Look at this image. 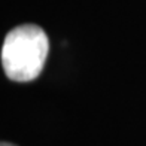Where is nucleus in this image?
<instances>
[{
  "instance_id": "nucleus-2",
  "label": "nucleus",
  "mask_w": 146,
  "mask_h": 146,
  "mask_svg": "<svg viewBox=\"0 0 146 146\" xmlns=\"http://www.w3.org/2000/svg\"><path fill=\"white\" fill-rule=\"evenodd\" d=\"M0 146H17V145H14V143H11V142H2V143H0Z\"/></svg>"
},
{
  "instance_id": "nucleus-1",
  "label": "nucleus",
  "mask_w": 146,
  "mask_h": 146,
  "mask_svg": "<svg viewBox=\"0 0 146 146\" xmlns=\"http://www.w3.org/2000/svg\"><path fill=\"white\" fill-rule=\"evenodd\" d=\"M48 51V36L39 25L23 24L12 29L2 46L5 75L14 82L35 81L43 70Z\"/></svg>"
}]
</instances>
